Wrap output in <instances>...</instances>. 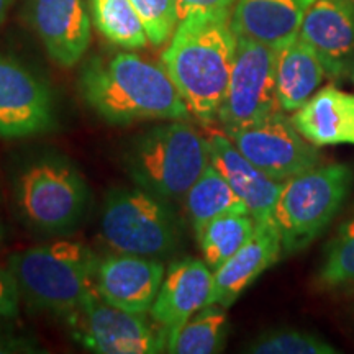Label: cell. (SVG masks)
Masks as SVG:
<instances>
[{
	"mask_svg": "<svg viewBox=\"0 0 354 354\" xmlns=\"http://www.w3.org/2000/svg\"><path fill=\"white\" fill-rule=\"evenodd\" d=\"M79 91L87 107L115 127L192 118L166 69L133 53L92 57L81 71Z\"/></svg>",
	"mask_w": 354,
	"mask_h": 354,
	"instance_id": "cell-1",
	"label": "cell"
},
{
	"mask_svg": "<svg viewBox=\"0 0 354 354\" xmlns=\"http://www.w3.org/2000/svg\"><path fill=\"white\" fill-rule=\"evenodd\" d=\"M236 33L230 8L196 12L179 20L161 63L198 122L212 123L232 74Z\"/></svg>",
	"mask_w": 354,
	"mask_h": 354,
	"instance_id": "cell-2",
	"label": "cell"
},
{
	"mask_svg": "<svg viewBox=\"0 0 354 354\" xmlns=\"http://www.w3.org/2000/svg\"><path fill=\"white\" fill-rule=\"evenodd\" d=\"M12 202L19 220L41 236H69L92 205L86 177L73 159L56 149L26 156L12 174Z\"/></svg>",
	"mask_w": 354,
	"mask_h": 354,
	"instance_id": "cell-3",
	"label": "cell"
},
{
	"mask_svg": "<svg viewBox=\"0 0 354 354\" xmlns=\"http://www.w3.org/2000/svg\"><path fill=\"white\" fill-rule=\"evenodd\" d=\"M99 259L84 243L61 238L15 251L8 256L7 268L19 284L26 307L64 318L95 292Z\"/></svg>",
	"mask_w": 354,
	"mask_h": 354,
	"instance_id": "cell-4",
	"label": "cell"
},
{
	"mask_svg": "<svg viewBox=\"0 0 354 354\" xmlns=\"http://www.w3.org/2000/svg\"><path fill=\"white\" fill-rule=\"evenodd\" d=\"M210 145L187 120H166L128 143L123 165L138 187L166 201L184 198L210 166Z\"/></svg>",
	"mask_w": 354,
	"mask_h": 354,
	"instance_id": "cell-5",
	"label": "cell"
},
{
	"mask_svg": "<svg viewBox=\"0 0 354 354\" xmlns=\"http://www.w3.org/2000/svg\"><path fill=\"white\" fill-rule=\"evenodd\" d=\"M99 230L105 246L120 254L165 259L183 246V223L171 201L138 185L105 194Z\"/></svg>",
	"mask_w": 354,
	"mask_h": 354,
	"instance_id": "cell-6",
	"label": "cell"
},
{
	"mask_svg": "<svg viewBox=\"0 0 354 354\" xmlns=\"http://www.w3.org/2000/svg\"><path fill=\"white\" fill-rule=\"evenodd\" d=\"M353 179L349 166L328 165L286 180L272 212L282 254L300 253L320 236L342 209Z\"/></svg>",
	"mask_w": 354,
	"mask_h": 354,
	"instance_id": "cell-7",
	"label": "cell"
},
{
	"mask_svg": "<svg viewBox=\"0 0 354 354\" xmlns=\"http://www.w3.org/2000/svg\"><path fill=\"white\" fill-rule=\"evenodd\" d=\"M71 338L95 354H159L167 353L169 330L149 313L127 312L91 294L64 318Z\"/></svg>",
	"mask_w": 354,
	"mask_h": 354,
	"instance_id": "cell-8",
	"label": "cell"
},
{
	"mask_svg": "<svg viewBox=\"0 0 354 354\" xmlns=\"http://www.w3.org/2000/svg\"><path fill=\"white\" fill-rule=\"evenodd\" d=\"M277 53V48L258 39L238 37L232 74L216 117L223 131L281 110L276 94Z\"/></svg>",
	"mask_w": 354,
	"mask_h": 354,
	"instance_id": "cell-9",
	"label": "cell"
},
{
	"mask_svg": "<svg viewBox=\"0 0 354 354\" xmlns=\"http://www.w3.org/2000/svg\"><path fill=\"white\" fill-rule=\"evenodd\" d=\"M56 127L51 84L20 57L0 53V140L32 138Z\"/></svg>",
	"mask_w": 354,
	"mask_h": 354,
	"instance_id": "cell-10",
	"label": "cell"
},
{
	"mask_svg": "<svg viewBox=\"0 0 354 354\" xmlns=\"http://www.w3.org/2000/svg\"><path fill=\"white\" fill-rule=\"evenodd\" d=\"M223 133L248 161L279 183L320 166L317 146L300 135L282 110Z\"/></svg>",
	"mask_w": 354,
	"mask_h": 354,
	"instance_id": "cell-11",
	"label": "cell"
},
{
	"mask_svg": "<svg viewBox=\"0 0 354 354\" xmlns=\"http://www.w3.org/2000/svg\"><path fill=\"white\" fill-rule=\"evenodd\" d=\"M165 274L162 259L115 253L99 259L94 284L100 299L113 307L149 313Z\"/></svg>",
	"mask_w": 354,
	"mask_h": 354,
	"instance_id": "cell-12",
	"label": "cell"
},
{
	"mask_svg": "<svg viewBox=\"0 0 354 354\" xmlns=\"http://www.w3.org/2000/svg\"><path fill=\"white\" fill-rule=\"evenodd\" d=\"M299 38L315 51L326 76L343 81L354 61L353 0H317L300 25Z\"/></svg>",
	"mask_w": 354,
	"mask_h": 354,
	"instance_id": "cell-13",
	"label": "cell"
},
{
	"mask_svg": "<svg viewBox=\"0 0 354 354\" xmlns=\"http://www.w3.org/2000/svg\"><path fill=\"white\" fill-rule=\"evenodd\" d=\"M87 0H30V24L48 56L57 66L73 68L91 44Z\"/></svg>",
	"mask_w": 354,
	"mask_h": 354,
	"instance_id": "cell-14",
	"label": "cell"
},
{
	"mask_svg": "<svg viewBox=\"0 0 354 354\" xmlns=\"http://www.w3.org/2000/svg\"><path fill=\"white\" fill-rule=\"evenodd\" d=\"M214 271L203 259L183 258L166 269L149 315L169 330V339L190 317L210 305ZM169 346V344H167Z\"/></svg>",
	"mask_w": 354,
	"mask_h": 354,
	"instance_id": "cell-15",
	"label": "cell"
},
{
	"mask_svg": "<svg viewBox=\"0 0 354 354\" xmlns=\"http://www.w3.org/2000/svg\"><path fill=\"white\" fill-rule=\"evenodd\" d=\"M210 161L245 202L256 225L271 223L272 212L284 183L271 179L248 161L225 133H212Z\"/></svg>",
	"mask_w": 354,
	"mask_h": 354,
	"instance_id": "cell-16",
	"label": "cell"
},
{
	"mask_svg": "<svg viewBox=\"0 0 354 354\" xmlns=\"http://www.w3.org/2000/svg\"><path fill=\"white\" fill-rule=\"evenodd\" d=\"M282 256V243L274 221L256 225V232L245 246L214 271L210 304L230 308L240 295Z\"/></svg>",
	"mask_w": 354,
	"mask_h": 354,
	"instance_id": "cell-17",
	"label": "cell"
},
{
	"mask_svg": "<svg viewBox=\"0 0 354 354\" xmlns=\"http://www.w3.org/2000/svg\"><path fill=\"white\" fill-rule=\"evenodd\" d=\"M317 0H236L232 25L238 37L282 48L299 35L300 25Z\"/></svg>",
	"mask_w": 354,
	"mask_h": 354,
	"instance_id": "cell-18",
	"label": "cell"
},
{
	"mask_svg": "<svg viewBox=\"0 0 354 354\" xmlns=\"http://www.w3.org/2000/svg\"><path fill=\"white\" fill-rule=\"evenodd\" d=\"M312 145H354V94L326 86L290 117Z\"/></svg>",
	"mask_w": 354,
	"mask_h": 354,
	"instance_id": "cell-19",
	"label": "cell"
},
{
	"mask_svg": "<svg viewBox=\"0 0 354 354\" xmlns=\"http://www.w3.org/2000/svg\"><path fill=\"white\" fill-rule=\"evenodd\" d=\"M325 77V69L315 51L299 35L279 48L276 94L279 109L294 113L312 99Z\"/></svg>",
	"mask_w": 354,
	"mask_h": 354,
	"instance_id": "cell-20",
	"label": "cell"
},
{
	"mask_svg": "<svg viewBox=\"0 0 354 354\" xmlns=\"http://www.w3.org/2000/svg\"><path fill=\"white\" fill-rule=\"evenodd\" d=\"M184 207L192 230L223 215L250 214L245 202L212 162L185 194Z\"/></svg>",
	"mask_w": 354,
	"mask_h": 354,
	"instance_id": "cell-21",
	"label": "cell"
},
{
	"mask_svg": "<svg viewBox=\"0 0 354 354\" xmlns=\"http://www.w3.org/2000/svg\"><path fill=\"white\" fill-rule=\"evenodd\" d=\"M256 232V221L250 214L218 216L194 230L202 259L212 271H216L245 246Z\"/></svg>",
	"mask_w": 354,
	"mask_h": 354,
	"instance_id": "cell-22",
	"label": "cell"
},
{
	"mask_svg": "<svg viewBox=\"0 0 354 354\" xmlns=\"http://www.w3.org/2000/svg\"><path fill=\"white\" fill-rule=\"evenodd\" d=\"M228 336L227 308L210 304L171 336L167 353L171 354H215L221 353Z\"/></svg>",
	"mask_w": 354,
	"mask_h": 354,
	"instance_id": "cell-23",
	"label": "cell"
},
{
	"mask_svg": "<svg viewBox=\"0 0 354 354\" xmlns=\"http://www.w3.org/2000/svg\"><path fill=\"white\" fill-rule=\"evenodd\" d=\"M91 17L97 32L115 46L140 50L149 43L130 0H91Z\"/></svg>",
	"mask_w": 354,
	"mask_h": 354,
	"instance_id": "cell-24",
	"label": "cell"
},
{
	"mask_svg": "<svg viewBox=\"0 0 354 354\" xmlns=\"http://www.w3.org/2000/svg\"><path fill=\"white\" fill-rule=\"evenodd\" d=\"M318 284L326 289L354 286V214L339 227L326 248Z\"/></svg>",
	"mask_w": 354,
	"mask_h": 354,
	"instance_id": "cell-25",
	"label": "cell"
},
{
	"mask_svg": "<svg viewBox=\"0 0 354 354\" xmlns=\"http://www.w3.org/2000/svg\"><path fill=\"white\" fill-rule=\"evenodd\" d=\"M245 351L253 354H336L338 349L310 331L281 328L258 335L246 344Z\"/></svg>",
	"mask_w": 354,
	"mask_h": 354,
	"instance_id": "cell-26",
	"label": "cell"
},
{
	"mask_svg": "<svg viewBox=\"0 0 354 354\" xmlns=\"http://www.w3.org/2000/svg\"><path fill=\"white\" fill-rule=\"evenodd\" d=\"M130 2L143 21L148 41L153 46H161L169 41L179 24L176 0H130Z\"/></svg>",
	"mask_w": 354,
	"mask_h": 354,
	"instance_id": "cell-27",
	"label": "cell"
},
{
	"mask_svg": "<svg viewBox=\"0 0 354 354\" xmlns=\"http://www.w3.org/2000/svg\"><path fill=\"white\" fill-rule=\"evenodd\" d=\"M19 284L7 266H0V326L15 320L20 313Z\"/></svg>",
	"mask_w": 354,
	"mask_h": 354,
	"instance_id": "cell-28",
	"label": "cell"
},
{
	"mask_svg": "<svg viewBox=\"0 0 354 354\" xmlns=\"http://www.w3.org/2000/svg\"><path fill=\"white\" fill-rule=\"evenodd\" d=\"M37 336L19 333L7 328H0V354H37L44 353L39 349Z\"/></svg>",
	"mask_w": 354,
	"mask_h": 354,
	"instance_id": "cell-29",
	"label": "cell"
},
{
	"mask_svg": "<svg viewBox=\"0 0 354 354\" xmlns=\"http://www.w3.org/2000/svg\"><path fill=\"white\" fill-rule=\"evenodd\" d=\"M234 3H236V0H176L179 20L196 12L225 10V8H232Z\"/></svg>",
	"mask_w": 354,
	"mask_h": 354,
	"instance_id": "cell-30",
	"label": "cell"
},
{
	"mask_svg": "<svg viewBox=\"0 0 354 354\" xmlns=\"http://www.w3.org/2000/svg\"><path fill=\"white\" fill-rule=\"evenodd\" d=\"M13 2H15V0H0V25L6 21L8 12H10V8L13 6Z\"/></svg>",
	"mask_w": 354,
	"mask_h": 354,
	"instance_id": "cell-31",
	"label": "cell"
},
{
	"mask_svg": "<svg viewBox=\"0 0 354 354\" xmlns=\"http://www.w3.org/2000/svg\"><path fill=\"white\" fill-rule=\"evenodd\" d=\"M3 243H6V225H3L2 218H0V250H2Z\"/></svg>",
	"mask_w": 354,
	"mask_h": 354,
	"instance_id": "cell-32",
	"label": "cell"
},
{
	"mask_svg": "<svg viewBox=\"0 0 354 354\" xmlns=\"http://www.w3.org/2000/svg\"><path fill=\"white\" fill-rule=\"evenodd\" d=\"M349 79H351V82L354 84V61H353V64H351V68H349V76H348Z\"/></svg>",
	"mask_w": 354,
	"mask_h": 354,
	"instance_id": "cell-33",
	"label": "cell"
},
{
	"mask_svg": "<svg viewBox=\"0 0 354 354\" xmlns=\"http://www.w3.org/2000/svg\"><path fill=\"white\" fill-rule=\"evenodd\" d=\"M353 2H354V0H353Z\"/></svg>",
	"mask_w": 354,
	"mask_h": 354,
	"instance_id": "cell-34",
	"label": "cell"
}]
</instances>
